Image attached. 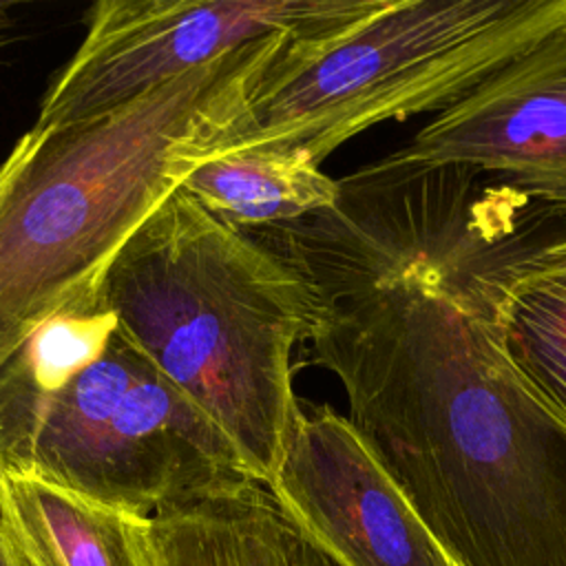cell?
<instances>
[{
  "label": "cell",
  "instance_id": "6da1fadb",
  "mask_svg": "<svg viewBox=\"0 0 566 566\" xmlns=\"http://www.w3.org/2000/svg\"><path fill=\"white\" fill-rule=\"evenodd\" d=\"M314 363L455 566H566V424L506 356V263H296Z\"/></svg>",
  "mask_w": 566,
  "mask_h": 566
},
{
  "label": "cell",
  "instance_id": "7a4b0ae2",
  "mask_svg": "<svg viewBox=\"0 0 566 566\" xmlns=\"http://www.w3.org/2000/svg\"><path fill=\"white\" fill-rule=\"evenodd\" d=\"M294 42H250L111 113L15 142L0 164V369L42 323L99 296L126 241L214 155Z\"/></svg>",
  "mask_w": 566,
  "mask_h": 566
},
{
  "label": "cell",
  "instance_id": "3957f363",
  "mask_svg": "<svg viewBox=\"0 0 566 566\" xmlns=\"http://www.w3.org/2000/svg\"><path fill=\"white\" fill-rule=\"evenodd\" d=\"M102 298L241 471L270 484L301 416L292 354L318 312L296 263L177 188L119 250Z\"/></svg>",
  "mask_w": 566,
  "mask_h": 566
},
{
  "label": "cell",
  "instance_id": "277c9868",
  "mask_svg": "<svg viewBox=\"0 0 566 566\" xmlns=\"http://www.w3.org/2000/svg\"><path fill=\"white\" fill-rule=\"evenodd\" d=\"M566 27V0H389L349 31L294 42L214 155L274 148L316 166L387 119L447 111Z\"/></svg>",
  "mask_w": 566,
  "mask_h": 566
},
{
  "label": "cell",
  "instance_id": "5b68a950",
  "mask_svg": "<svg viewBox=\"0 0 566 566\" xmlns=\"http://www.w3.org/2000/svg\"><path fill=\"white\" fill-rule=\"evenodd\" d=\"M7 473L139 515L248 478L217 429L119 334L0 433Z\"/></svg>",
  "mask_w": 566,
  "mask_h": 566
},
{
  "label": "cell",
  "instance_id": "8992f818",
  "mask_svg": "<svg viewBox=\"0 0 566 566\" xmlns=\"http://www.w3.org/2000/svg\"><path fill=\"white\" fill-rule=\"evenodd\" d=\"M389 0H102L33 126L111 113L230 51L270 35L329 40Z\"/></svg>",
  "mask_w": 566,
  "mask_h": 566
},
{
  "label": "cell",
  "instance_id": "52a82bcc",
  "mask_svg": "<svg viewBox=\"0 0 566 566\" xmlns=\"http://www.w3.org/2000/svg\"><path fill=\"white\" fill-rule=\"evenodd\" d=\"M265 486L336 566H451L367 440L329 407L301 409Z\"/></svg>",
  "mask_w": 566,
  "mask_h": 566
},
{
  "label": "cell",
  "instance_id": "ba28073f",
  "mask_svg": "<svg viewBox=\"0 0 566 566\" xmlns=\"http://www.w3.org/2000/svg\"><path fill=\"white\" fill-rule=\"evenodd\" d=\"M398 153L493 172L515 195L566 212V27L438 113Z\"/></svg>",
  "mask_w": 566,
  "mask_h": 566
},
{
  "label": "cell",
  "instance_id": "9c48e42d",
  "mask_svg": "<svg viewBox=\"0 0 566 566\" xmlns=\"http://www.w3.org/2000/svg\"><path fill=\"white\" fill-rule=\"evenodd\" d=\"M150 520L159 566H336L250 478L175 500Z\"/></svg>",
  "mask_w": 566,
  "mask_h": 566
},
{
  "label": "cell",
  "instance_id": "30bf717a",
  "mask_svg": "<svg viewBox=\"0 0 566 566\" xmlns=\"http://www.w3.org/2000/svg\"><path fill=\"white\" fill-rule=\"evenodd\" d=\"M7 484L38 566H159L150 515L33 475L7 473Z\"/></svg>",
  "mask_w": 566,
  "mask_h": 566
},
{
  "label": "cell",
  "instance_id": "8fae6325",
  "mask_svg": "<svg viewBox=\"0 0 566 566\" xmlns=\"http://www.w3.org/2000/svg\"><path fill=\"white\" fill-rule=\"evenodd\" d=\"M493 318L511 363L566 424V232H553L513 261Z\"/></svg>",
  "mask_w": 566,
  "mask_h": 566
},
{
  "label": "cell",
  "instance_id": "7c38bea8",
  "mask_svg": "<svg viewBox=\"0 0 566 566\" xmlns=\"http://www.w3.org/2000/svg\"><path fill=\"white\" fill-rule=\"evenodd\" d=\"M179 188L230 226L268 228L329 206L338 179L298 153L243 148L208 157Z\"/></svg>",
  "mask_w": 566,
  "mask_h": 566
},
{
  "label": "cell",
  "instance_id": "4fadbf2b",
  "mask_svg": "<svg viewBox=\"0 0 566 566\" xmlns=\"http://www.w3.org/2000/svg\"><path fill=\"white\" fill-rule=\"evenodd\" d=\"M0 566H38L27 539L22 535V528L18 524L9 484H7V471L0 462Z\"/></svg>",
  "mask_w": 566,
  "mask_h": 566
},
{
  "label": "cell",
  "instance_id": "5bb4252c",
  "mask_svg": "<svg viewBox=\"0 0 566 566\" xmlns=\"http://www.w3.org/2000/svg\"><path fill=\"white\" fill-rule=\"evenodd\" d=\"M11 9H13V4L0 2V42H2V38H4V31H7L9 24H11Z\"/></svg>",
  "mask_w": 566,
  "mask_h": 566
},
{
  "label": "cell",
  "instance_id": "9a60e30c",
  "mask_svg": "<svg viewBox=\"0 0 566 566\" xmlns=\"http://www.w3.org/2000/svg\"><path fill=\"white\" fill-rule=\"evenodd\" d=\"M451 566H455V564H453V562H451Z\"/></svg>",
  "mask_w": 566,
  "mask_h": 566
}]
</instances>
